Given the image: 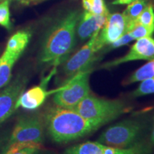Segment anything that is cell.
Listing matches in <instances>:
<instances>
[{"mask_svg":"<svg viewBox=\"0 0 154 154\" xmlns=\"http://www.w3.org/2000/svg\"><path fill=\"white\" fill-rule=\"evenodd\" d=\"M109 14L97 15L86 10L81 13L76 26V33L80 40L85 41L91 38L96 32L101 30L106 22Z\"/></svg>","mask_w":154,"mask_h":154,"instance_id":"8fae6325","label":"cell"},{"mask_svg":"<svg viewBox=\"0 0 154 154\" xmlns=\"http://www.w3.org/2000/svg\"><path fill=\"white\" fill-rule=\"evenodd\" d=\"M154 32V25L153 26H145L137 23L136 26L128 32L131 36L134 38V39H138V38L143 37H149L151 36Z\"/></svg>","mask_w":154,"mask_h":154,"instance_id":"7402d4cb","label":"cell"},{"mask_svg":"<svg viewBox=\"0 0 154 154\" xmlns=\"http://www.w3.org/2000/svg\"><path fill=\"white\" fill-rule=\"evenodd\" d=\"M143 130V124L138 120L126 119L106 128L97 141L116 148L129 147L140 141Z\"/></svg>","mask_w":154,"mask_h":154,"instance_id":"277c9868","label":"cell"},{"mask_svg":"<svg viewBox=\"0 0 154 154\" xmlns=\"http://www.w3.org/2000/svg\"><path fill=\"white\" fill-rule=\"evenodd\" d=\"M151 146L141 141L126 148H116L104 145L103 150V154H151Z\"/></svg>","mask_w":154,"mask_h":154,"instance_id":"9a60e30c","label":"cell"},{"mask_svg":"<svg viewBox=\"0 0 154 154\" xmlns=\"http://www.w3.org/2000/svg\"><path fill=\"white\" fill-rule=\"evenodd\" d=\"M151 78H154V59L138 69L125 81L124 84L127 85Z\"/></svg>","mask_w":154,"mask_h":154,"instance_id":"ac0fdd59","label":"cell"},{"mask_svg":"<svg viewBox=\"0 0 154 154\" xmlns=\"http://www.w3.org/2000/svg\"><path fill=\"white\" fill-rule=\"evenodd\" d=\"M44 119L33 114L18 119L11 133L7 147L17 143L42 144L44 138Z\"/></svg>","mask_w":154,"mask_h":154,"instance_id":"8992f818","label":"cell"},{"mask_svg":"<svg viewBox=\"0 0 154 154\" xmlns=\"http://www.w3.org/2000/svg\"><path fill=\"white\" fill-rule=\"evenodd\" d=\"M134 38L130 35L128 33L125 34L124 35H123L121 38H119L117 41L113 42V43L108 45V50H111L113 49H117V48L122 47V46L126 45V44H128L129 42L133 41Z\"/></svg>","mask_w":154,"mask_h":154,"instance_id":"d4e9b609","label":"cell"},{"mask_svg":"<svg viewBox=\"0 0 154 154\" xmlns=\"http://www.w3.org/2000/svg\"><path fill=\"white\" fill-rule=\"evenodd\" d=\"M30 38L29 32L19 31L9 38L5 51L9 54L19 58L27 47Z\"/></svg>","mask_w":154,"mask_h":154,"instance_id":"4fadbf2b","label":"cell"},{"mask_svg":"<svg viewBox=\"0 0 154 154\" xmlns=\"http://www.w3.org/2000/svg\"><path fill=\"white\" fill-rule=\"evenodd\" d=\"M89 74L88 70L79 73L57 89L53 99L55 105L74 110L78 103L90 94Z\"/></svg>","mask_w":154,"mask_h":154,"instance_id":"5b68a950","label":"cell"},{"mask_svg":"<svg viewBox=\"0 0 154 154\" xmlns=\"http://www.w3.org/2000/svg\"><path fill=\"white\" fill-rule=\"evenodd\" d=\"M44 1L47 0H18V2L24 5H34Z\"/></svg>","mask_w":154,"mask_h":154,"instance_id":"484cf974","label":"cell"},{"mask_svg":"<svg viewBox=\"0 0 154 154\" xmlns=\"http://www.w3.org/2000/svg\"><path fill=\"white\" fill-rule=\"evenodd\" d=\"M136 22L145 26H153L154 25V11L151 3H149L147 7L143 9L136 19Z\"/></svg>","mask_w":154,"mask_h":154,"instance_id":"cb8c5ba5","label":"cell"},{"mask_svg":"<svg viewBox=\"0 0 154 154\" xmlns=\"http://www.w3.org/2000/svg\"><path fill=\"white\" fill-rule=\"evenodd\" d=\"M152 94H154V78L142 81L139 86L132 92V96L138 97Z\"/></svg>","mask_w":154,"mask_h":154,"instance_id":"603a6c76","label":"cell"},{"mask_svg":"<svg viewBox=\"0 0 154 154\" xmlns=\"http://www.w3.org/2000/svg\"><path fill=\"white\" fill-rule=\"evenodd\" d=\"M27 82L26 75L18 74L0 92V124L8 119L17 110V100L24 92Z\"/></svg>","mask_w":154,"mask_h":154,"instance_id":"52a82bcc","label":"cell"},{"mask_svg":"<svg viewBox=\"0 0 154 154\" xmlns=\"http://www.w3.org/2000/svg\"><path fill=\"white\" fill-rule=\"evenodd\" d=\"M83 7L86 11L97 15H108L109 11L104 0H83Z\"/></svg>","mask_w":154,"mask_h":154,"instance_id":"ffe728a7","label":"cell"},{"mask_svg":"<svg viewBox=\"0 0 154 154\" xmlns=\"http://www.w3.org/2000/svg\"><path fill=\"white\" fill-rule=\"evenodd\" d=\"M128 21L123 14H109L106 22L100 30L94 43L95 52H98L106 46L113 43L128 33Z\"/></svg>","mask_w":154,"mask_h":154,"instance_id":"ba28073f","label":"cell"},{"mask_svg":"<svg viewBox=\"0 0 154 154\" xmlns=\"http://www.w3.org/2000/svg\"><path fill=\"white\" fill-rule=\"evenodd\" d=\"M18 59L19 57L9 54L5 51L0 57V88L10 82L12 69Z\"/></svg>","mask_w":154,"mask_h":154,"instance_id":"5bb4252c","label":"cell"},{"mask_svg":"<svg viewBox=\"0 0 154 154\" xmlns=\"http://www.w3.org/2000/svg\"><path fill=\"white\" fill-rule=\"evenodd\" d=\"M44 123L50 137L56 143L72 141L98 129L74 109L57 105L47 111Z\"/></svg>","mask_w":154,"mask_h":154,"instance_id":"7a4b0ae2","label":"cell"},{"mask_svg":"<svg viewBox=\"0 0 154 154\" xmlns=\"http://www.w3.org/2000/svg\"><path fill=\"white\" fill-rule=\"evenodd\" d=\"M149 0H134L128 4L127 8L123 13L128 21V32L133 29V28L137 24L136 19L141 14L143 9L149 5Z\"/></svg>","mask_w":154,"mask_h":154,"instance_id":"2e32d148","label":"cell"},{"mask_svg":"<svg viewBox=\"0 0 154 154\" xmlns=\"http://www.w3.org/2000/svg\"><path fill=\"white\" fill-rule=\"evenodd\" d=\"M154 59V38L151 36L137 39L127 54L102 65L101 68L110 69L121 63L136 60H153Z\"/></svg>","mask_w":154,"mask_h":154,"instance_id":"30bf717a","label":"cell"},{"mask_svg":"<svg viewBox=\"0 0 154 154\" xmlns=\"http://www.w3.org/2000/svg\"><path fill=\"white\" fill-rule=\"evenodd\" d=\"M41 149V144L17 143L8 147L5 154H36Z\"/></svg>","mask_w":154,"mask_h":154,"instance_id":"d6986e66","label":"cell"},{"mask_svg":"<svg viewBox=\"0 0 154 154\" xmlns=\"http://www.w3.org/2000/svg\"><path fill=\"white\" fill-rule=\"evenodd\" d=\"M80 15L77 10L69 11L49 30L40 53L39 60L42 63L56 66L67 60L76 43Z\"/></svg>","mask_w":154,"mask_h":154,"instance_id":"6da1fadb","label":"cell"},{"mask_svg":"<svg viewBox=\"0 0 154 154\" xmlns=\"http://www.w3.org/2000/svg\"><path fill=\"white\" fill-rule=\"evenodd\" d=\"M5 138L0 137V151H1L2 148L3 147V146L5 145Z\"/></svg>","mask_w":154,"mask_h":154,"instance_id":"83f0119b","label":"cell"},{"mask_svg":"<svg viewBox=\"0 0 154 154\" xmlns=\"http://www.w3.org/2000/svg\"><path fill=\"white\" fill-rule=\"evenodd\" d=\"M74 110L98 128L126 112V104L120 100H107L89 94Z\"/></svg>","mask_w":154,"mask_h":154,"instance_id":"3957f363","label":"cell"},{"mask_svg":"<svg viewBox=\"0 0 154 154\" xmlns=\"http://www.w3.org/2000/svg\"><path fill=\"white\" fill-rule=\"evenodd\" d=\"M104 145L98 141H86L71 146L63 154H103Z\"/></svg>","mask_w":154,"mask_h":154,"instance_id":"e0dca14e","label":"cell"},{"mask_svg":"<svg viewBox=\"0 0 154 154\" xmlns=\"http://www.w3.org/2000/svg\"><path fill=\"white\" fill-rule=\"evenodd\" d=\"M50 76L44 81L41 85L34 86L26 91L23 92L17 100L16 109L22 108L26 110H35L41 106L50 94L46 87Z\"/></svg>","mask_w":154,"mask_h":154,"instance_id":"7c38bea8","label":"cell"},{"mask_svg":"<svg viewBox=\"0 0 154 154\" xmlns=\"http://www.w3.org/2000/svg\"><path fill=\"white\" fill-rule=\"evenodd\" d=\"M151 140L152 142V143L154 144V126H153V131H152V134H151Z\"/></svg>","mask_w":154,"mask_h":154,"instance_id":"f1b7e54d","label":"cell"},{"mask_svg":"<svg viewBox=\"0 0 154 154\" xmlns=\"http://www.w3.org/2000/svg\"><path fill=\"white\" fill-rule=\"evenodd\" d=\"M134 0H115L113 2V5H127V4H130Z\"/></svg>","mask_w":154,"mask_h":154,"instance_id":"4316f807","label":"cell"},{"mask_svg":"<svg viewBox=\"0 0 154 154\" xmlns=\"http://www.w3.org/2000/svg\"><path fill=\"white\" fill-rule=\"evenodd\" d=\"M2 1H5V0H0V2H2ZM17 1H18V0H17Z\"/></svg>","mask_w":154,"mask_h":154,"instance_id":"4dcf8cb0","label":"cell"},{"mask_svg":"<svg viewBox=\"0 0 154 154\" xmlns=\"http://www.w3.org/2000/svg\"><path fill=\"white\" fill-rule=\"evenodd\" d=\"M99 32L98 31L94 33L79 51L65 61L63 66V72L70 79L79 73L89 70L94 63L96 58L94 51V43Z\"/></svg>","mask_w":154,"mask_h":154,"instance_id":"9c48e42d","label":"cell"},{"mask_svg":"<svg viewBox=\"0 0 154 154\" xmlns=\"http://www.w3.org/2000/svg\"><path fill=\"white\" fill-rule=\"evenodd\" d=\"M11 0H5L0 2V25L7 30H10L12 26L10 19V6Z\"/></svg>","mask_w":154,"mask_h":154,"instance_id":"44dd1931","label":"cell"},{"mask_svg":"<svg viewBox=\"0 0 154 154\" xmlns=\"http://www.w3.org/2000/svg\"><path fill=\"white\" fill-rule=\"evenodd\" d=\"M36 154H47V153H40V150H39V151H38Z\"/></svg>","mask_w":154,"mask_h":154,"instance_id":"f546056e","label":"cell"}]
</instances>
